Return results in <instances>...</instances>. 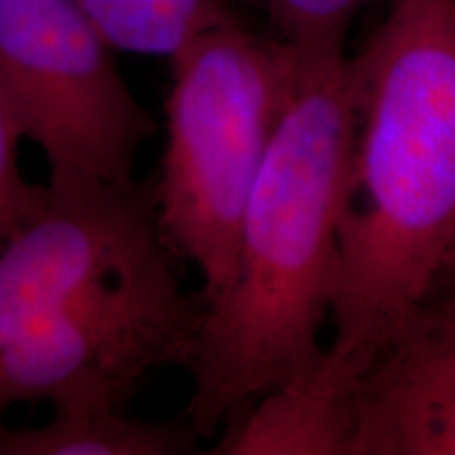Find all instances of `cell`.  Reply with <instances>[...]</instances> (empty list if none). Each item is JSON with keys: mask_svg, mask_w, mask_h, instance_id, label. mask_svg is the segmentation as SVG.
Listing matches in <instances>:
<instances>
[{"mask_svg": "<svg viewBox=\"0 0 455 455\" xmlns=\"http://www.w3.org/2000/svg\"><path fill=\"white\" fill-rule=\"evenodd\" d=\"M350 78L333 338L312 371L356 396L439 291L455 249V0H388Z\"/></svg>", "mask_w": 455, "mask_h": 455, "instance_id": "obj_1", "label": "cell"}, {"mask_svg": "<svg viewBox=\"0 0 455 455\" xmlns=\"http://www.w3.org/2000/svg\"><path fill=\"white\" fill-rule=\"evenodd\" d=\"M352 138L350 57L301 53L293 98L244 209L230 284L203 306L186 363L184 419L196 436L218 435L325 350Z\"/></svg>", "mask_w": 455, "mask_h": 455, "instance_id": "obj_2", "label": "cell"}, {"mask_svg": "<svg viewBox=\"0 0 455 455\" xmlns=\"http://www.w3.org/2000/svg\"><path fill=\"white\" fill-rule=\"evenodd\" d=\"M169 66L156 221L171 255L201 275L207 306L230 284L244 209L293 98L301 53L232 17Z\"/></svg>", "mask_w": 455, "mask_h": 455, "instance_id": "obj_3", "label": "cell"}, {"mask_svg": "<svg viewBox=\"0 0 455 455\" xmlns=\"http://www.w3.org/2000/svg\"><path fill=\"white\" fill-rule=\"evenodd\" d=\"M74 0H0V84L49 180L133 186L156 118Z\"/></svg>", "mask_w": 455, "mask_h": 455, "instance_id": "obj_4", "label": "cell"}, {"mask_svg": "<svg viewBox=\"0 0 455 455\" xmlns=\"http://www.w3.org/2000/svg\"><path fill=\"white\" fill-rule=\"evenodd\" d=\"M203 301L164 251L0 346V413L21 403L123 409L148 373L186 365Z\"/></svg>", "mask_w": 455, "mask_h": 455, "instance_id": "obj_5", "label": "cell"}, {"mask_svg": "<svg viewBox=\"0 0 455 455\" xmlns=\"http://www.w3.org/2000/svg\"><path fill=\"white\" fill-rule=\"evenodd\" d=\"M164 251L155 190L49 180L0 241V346Z\"/></svg>", "mask_w": 455, "mask_h": 455, "instance_id": "obj_6", "label": "cell"}, {"mask_svg": "<svg viewBox=\"0 0 455 455\" xmlns=\"http://www.w3.org/2000/svg\"><path fill=\"white\" fill-rule=\"evenodd\" d=\"M348 455H455V289L436 293L358 384Z\"/></svg>", "mask_w": 455, "mask_h": 455, "instance_id": "obj_7", "label": "cell"}, {"mask_svg": "<svg viewBox=\"0 0 455 455\" xmlns=\"http://www.w3.org/2000/svg\"><path fill=\"white\" fill-rule=\"evenodd\" d=\"M355 398L327 390L306 369L221 426L215 455H348Z\"/></svg>", "mask_w": 455, "mask_h": 455, "instance_id": "obj_8", "label": "cell"}, {"mask_svg": "<svg viewBox=\"0 0 455 455\" xmlns=\"http://www.w3.org/2000/svg\"><path fill=\"white\" fill-rule=\"evenodd\" d=\"M38 426L0 424V455H178L196 435L188 422H150L123 409H53Z\"/></svg>", "mask_w": 455, "mask_h": 455, "instance_id": "obj_9", "label": "cell"}, {"mask_svg": "<svg viewBox=\"0 0 455 455\" xmlns=\"http://www.w3.org/2000/svg\"><path fill=\"white\" fill-rule=\"evenodd\" d=\"M114 51L171 60L236 17L230 0H74Z\"/></svg>", "mask_w": 455, "mask_h": 455, "instance_id": "obj_10", "label": "cell"}, {"mask_svg": "<svg viewBox=\"0 0 455 455\" xmlns=\"http://www.w3.org/2000/svg\"><path fill=\"white\" fill-rule=\"evenodd\" d=\"M275 34L299 53L346 51L352 20L375 0H264Z\"/></svg>", "mask_w": 455, "mask_h": 455, "instance_id": "obj_11", "label": "cell"}, {"mask_svg": "<svg viewBox=\"0 0 455 455\" xmlns=\"http://www.w3.org/2000/svg\"><path fill=\"white\" fill-rule=\"evenodd\" d=\"M13 106L0 84V241L9 235L41 198L43 186L30 184L20 167L24 141Z\"/></svg>", "mask_w": 455, "mask_h": 455, "instance_id": "obj_12", "label": "cell"}, {"mask_svg": "<svg viewBox=\"0 0 455 455\" xmlns=\"http://www.w3.org/2000/svg\"><path fill=\"white\" fill-rule=\"evenodd\" d=\"M445 284H449V289H455V249H453L451 258H449V264H447V270H445V278H443L441 287H445Z\"/></svg>", "mask_w": 455, "mask_h": 455, "instance_id": "obj_13", "label": "cell"}]
</instances>
